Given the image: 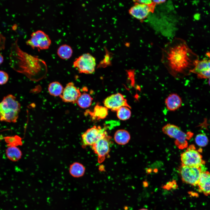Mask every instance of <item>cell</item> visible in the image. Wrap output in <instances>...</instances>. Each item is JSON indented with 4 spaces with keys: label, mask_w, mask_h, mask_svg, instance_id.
<instances>
[{
    "label": "cell",
    "mask_w": 210,
    "mask_h": 210,
    "mask_svg": "<svg viewBox=\"0 0 210 210\" xmlns=\"http://www.w3.org/2000/svg\"><path fill=\"white\" fill-rule=\"evenodd\" d=\"M153 2L156 4H159L165 2V0H153Z\"/></svg>",
    "instance_id": "f546056e"
},
{
    "label": "cell",
    "mask_w": 210,
    "mask_h": 210,
    "mask_svg": "<svg viewBox=\"0 0 210 210\" xmlns=\"http://www.w3.org/2000/svg\"><path fill=\"white\" fill-rule=\"evenodd\" d=\"M104 104L106 107L113 111H117L123 106L131 108L127 100L122 94L117 93L107 97L104 100Z\"/></svg>",
    "instance_id": "4fadbf2b"
},
{
    "label": "cell",
    "mask_w": 210,
    "mask_h": 210,
    "mask_svg": "<svg viewBox=\"0 0 210 210\" xmlns=\"http://www.w3.org/2000/svg\"><path fill=\"white\" fill-rule=\"evenodd\" d=\"M27 45L33 48H37L40 50L48 48L51 43L48 36L43 31L38 30L33 32L31 38L26 42Z\"/></svg>",
    "instance_id": "9c48e42d"
},
{
    "label": "cell",
    "mask_w": 210,
    "mask_h": 210,
    "mask_svg": "<svg viewBox=\"0 0 210 210\" xmlns=\"http://www.w3.org/2000/svg\"><path fill=\"white\" fill-rule=\"evenodd\" d=\"M81 94L79 88L76 87L73 82H71L66 85L60 97L64 102L74 104L76 103Z\"/></svg>",
    "instance_id": "5bb4252c"
},
{
    "label": "cell",
    "mask_w": 210,
    "mask_h": 210,
    "mask_svg": "<svg viewBox=\"0 0 210 210\" xmlns=\"http://www.w3.org/2000/svg\"><path fill=\"white\" fill-rule=\"evenodd\" d=\"M134 2H137L138 3L143 4L147 5H150L153 3L152 0H135L133 1Z\"/></svg>",
    "instance_id": "f1b7e54d"
},
{
    "label": "cell",
    "mask_w": 210,
    "mask_h": 210,
    "mask_svg": "<svg viewBox=\"0 0 210 210\" xmlns=\"http://www.w3.org/2000/svg\"><path fill=\"white\" fill-rule=\"evenodd\" d=\"M208 83L209 85L210 86V78H209V80L208 81Z\"/></svg>",
    "instance_id": "1f68e13d"
},
{
    "label": "cell",
    "mask_w": 210,
    "mask_h": 210,
    "mask_svg": "<svg viewBox=\"0 0 210 210\" xmlns=\"http://www.w3.org/2000/svg\"><path fill=\"white\" fill-rule=\"evenodd\" d=\"M111 137L108 135L100 139L92 145V149L98 156V161L101 163L104 160L110 151Z\"/></svg>",
    "instance_id": "30bf717a"
},
{
    "label": "cell",
    "mask_w": 210,
    "mask_h": 210,
    "mask_svg": "<svg viewBox=\"0 0 210 210\" xmlns=\"http://www.w3.org/2000/svg\"><path fill=\"white\" fill-rule=\"evenodd\" d=\"M73 50L71 48L66 44L60 46L57 50V54L61 58L67 59L72 56Z\"/></svg>",
    "instance_id": "44dd1931"
},
{
    "label": "cell",
    "mask_w": 210,
    "mask_h": 210,
    "mask_svg": "<svg viewBox=\"0 0 210 210\" xmlns=\"http://www.w3.org/2000/svg\"><path fill=\"white\" fill-rule=\"evenodd\" d=\"M165 103L167 109L171 111H174L179 108L181 106L182 100L177 94H170L165 99Z\"/></svg>",
    "instance_id": "2e32d148"
},
{
    "label": "cell",
    "mask_w": 210,
    "mask_h": 210,
    "mask_svg": "<svg viewBox=\"0 0 210 210\" xmlns=\"http://www.w3.org/2000/svg\"><path fill=\"white\" fill-rule=\"evenodd\" d=\"M5 38L0 33V50L4 48Z\"/></svg>",
    "instance_id": "83f0119b"
},
{
    "label": "cell",
    "mask_w": 210,
    "mask_h": 210,
    "mask_svg": "<svg viewBox=\"0 0 210 210\" xmlns=\"http://www.w3.org/2000/svg\"><path fill=\"white\" fill-rule=\"evenodd\" d=\"M64 88L62 85L58 82H53L50 83L48 87L50 94L53 96H60L62 93Z\"/></svg>",
    "instance_id": "603a6c76"
},
{
    "label": "cell",
    "mask_w": 210,
    "mask_h": 210,
    "mask_svg": "<svg viewBox=\"0 0 210 210\" xmlns=\"http://www.w3.org/2000/svg\"><path fill=\"white\" fill-rule=\"evenodd\" d=\"M114 138L116 142L118 144L124 145L127 144L130 139V134L127 130L120 129L115 132Z\"/></svg>",
    "instance_id": "ac0fdd59"
},
{
    "label": "cell",
    "mask_w": 210,
    "mask_h": 210,
    "mask_svg": "<svg viewBox=\"0 0 210 210\" xmlns=\"http://www.w3.org/2000/svg\"><path fill=\"white\" fill-rule=\"evenodd\" d=\"M85 168L82 164L75 162L69 166V172L70 175L74 178H79L82 176L85 172Z\"/></svg>",
    "instance_id": "d6986e66"
},
{
    "label": "cell",
    "mask_w": 210,
    "mask_h": 210,
    "mask_svg": "<svg viewBox=\"0 0 210 210\" xmlns=\"http://www.w3.org/2000/svg\"><path fill=\"white\" fill-rule=\"evenodd\" d=\"M207 54L209 59H195L193 67L189 71V73L196 74L198 78L209 79L210 78V53Z\"/></svg>",
    "instance_id": "8fae6325"
},
{
    "label": "cell",
    "mask_w": 210,
    "mask_h": 210,
    "mask_svg": "<svg viewBox=\"0 0 210 210\" xmlns=\"http://www.w3.org/2000/svg\"><path fill=\"white\" fill-rule=\"evenodd\" d=\"M195 141L196 144L200 147H204L206 146L209 141L207 136L203 134H199L197 135L195 137Z\"/></svg>",
    "instance_id": "d4e9b609"
},
{
    "label": "cell",
    "mask_w": 210,
    "mask_h": 210,
    "mask_svg": "<svg viewBox=\"0 0 210 210\" xmlns=\"http://www.w3.org/2000/svg\"><path fill=\"white\" fill-rule=\"evenodd\" d=\"M6 154L7 158L10 160L16 162L20 159L22 155L20 150L16 146H10L8 147L6 150Z\"/></svg>",
    "instance_id": "ffe728a7"
},
{
    "label": "cell",
    "mask_w": 210,
    "mask_h": 210,
    "mask_svg": "<svg viewBox=\"0 0 210 210\" xmlns=\"http://www.w3.org/2000/svg\"><path fill=\"white\" fill-rule=\"evenodd\" d=\"M92 100V97L89 94L84 93L81 94L76 103L80 107L86 108L89 107L91 105Z\"/></svg>",
    "instance_id": "7402d4cb"
},
{
    "label": "cell",
    "mask_w": 210,
    "mask_h": 210,
    "mask_svg": "<svg viewBox=\"0 0 210 210\" xmlns=\"http://www.w3.org/2000/svg\"><path fill=\"white\" fill-rule=\"evenodd\" d=\"M197 186L199 192L206 196L210 195V172L206 171L202 172Z\"/></svg>",
    "instance_id": "9a60e30c"
},
{
    "label": "cell",
    "mask_w": 210,
    "mask_h": 210,
    "mask_svg": "<svg viewBox=\"0 0 210 210\" xmlns=\"http://www.w3.org/2000/svg\"><path fill=\"white\" fill-rule=\"evenodd\" d=\"M181 164L186 166L201 167L205 164L202 156L195 146L191 145L181 155Z\"/></svg>",
    "instance_id": "5b68a950"
},
{
    "label": "cell",
    "mask_w": 210,
    "mask_h": 210,
    "mask_svg": "<svg viewBox=\"0 0 210 210\" xmlns=\"http://www.w3.org/2000/svg\"><path fill=\"white\" fill-rule=\"evenodd\" d=\"M130 108L126 106H123L117 111V116L120 119L125 120L128 119L131 117V112Z\"/></svg>",
    "instance_id": "cb8c5ba5"
},
{
    "label": "cell",
    "mask_w": 210,
    "mask_h": 210,
    "mask_svg": "<svg viewBox=\"0 0 210 210\" xmlns=\"http://www.w3.org/2000/svg\"><path fill=\"white\" fill-rule=\"evenodd\" d=\"M107 127L94 126L88 129L81 135L82 147L92 146L100 139L107 135Z\"/></svg>",
    "instance_id": "8992f818"
},
{
    "label": "cell",
    "mask_w": 210,
    "mask_h": 210,
    "mask_svg": "<svg viewBox=\"0 0 210 210\" xmlns=\"http://www.w3.org/2000/svg\"><path fill=\"white\" fill-rule=\"evenodd\" d=\"M134 2L133 6L129 10V13L131 16L140 21L147 18L150 13H153L156 5L153 2L150 5Z\"/></svg>",
    "instance_id": "7c38bea8"
},
{
    "label": "cell",
    "mask_w": 210,
    "mask_h": 210,
    "mask_svg": "<svg viewBox=\"0 0 210 210\" xmlns=\"http://www.w3.org/2000/svg\"><path fill=\"white\" fill-rule=\"evenodd\" d=\"M4 58L2 55L0 53V65L3 62Z\"/></svg>",
    "instance_id": "4dcf8cb0"
},
{
    "label": "cell",
    "mask_w": 210,
    "mask_h": 210,
    "mask_svg": "<svg viewBox=\"0 0 210 210\" xmlns=\"http://www.w3.org/2000/svg\"><path fill=\"white\" fill-rule=\"evenodd\" d=\"M139 210H148V209L145 208H142Z\"/></svg>",
    "instance_id": "d6a6232c"
},
{
    "label": "cell",
    "mask_w": 210,
    "mask_h": 210,
    "mask_svg": "<svg viewBox=\"0 0 210 210\" xmlns=\"http://www.w3.org/2000/svg\"><path fill=\"white\" fill-rule=\"evenodd\" d=\"M162 131L164 134L175 139V144L179 149H182L188 147L187 140L191 137V133H186L178 126L170 124L164 126Z\"/></svg>",
    "instance_id": "277c9868"
},
{
    "label": "cell",
    "mask_w": 210,
    "mask_h": 210,
    "mask_svg": "<svg viewBox=\"0 0 210 210\" xmlns=\"http://www.w3.org/2000/svg\"><path fill=\"white\" fill-rule=\"evenodd\" d=\"M85 114H89L93 120H98L105 118L108 114V108L105 106L97 105L92 111H86Z\"/></svg>",
    "instance_id": "e0dca14e"
},
{
    "label": "cell",
    "mask_w": 210,
    "mask_h": 210,
    "mask_svg": "<svg viewBox=\"0 0 210 210\" xmlns=\"http://www.w3.org/2000/svg\"><path fill=\"white\" fill-rule=\"evenodd\" d=\"M16 40L12 44L9 55L10 64L16 71L29 76L31 72L46 69V64L37 56L25 52L20 48Z\"/></svg>",
    "instance_id": "7a4b0ae2"
},
{
    "label": "cell",
    "mask_w": 210,
    "mask_h": 210,
    "mask_svg": "<svg viewBox=\"0 0 210 210\" xmlns=\"http://www.w3.org/2000/svg\"><path fill=\"white\" fill-rule=\"evenodd\" d=\"M194 53L184 40L178 38L166 44L162 50V61L174 77L185 74L193 67Z\"/></svg>",
    "instance_id": "6da1fadb"
},
{
    "label": "cell",
    "mask_w": 210,
    "mask_h": 210,
    "mask_svg": "<svg viewBox=\"0 0 210 210\" xmlns=\"http://www.w3.org/2000/svg\"><path fill=\"white\" fill-rule=\"evenodd\" d=\"M96 65L95 58L89 53H84L75 59L73 66L79 72L92 74L94 71Z\"/></svg>",
    "instance_id": "ba28073f"
},
{
    "label": "cell",
    "mask_w": 210,
    "mask_h": 210,
    "mask_svg": "<svg viewBox=\"0 0 210 210\" xmlns=\"http://www.w3.org/2000/svg\"><path fill=\"white\" fill-rule=\"evenodd\" d=\"M21 108L15 96L9 94L5 96L0 102V121L16 123Z\"/></svg>",
    "instance_id": "3957f363"
},
{
    "label": "cell",
    "mask_w": 210,
    "mask_h": 210,
    "mask_svg": "<svg viewBox=\"0 0 210 210\" xmlns=\"http://www.w3.org/2000/svg\"><path fill=\"white\" fill-rule=\"evenodd\" d=\"M177 186L176 182L175 180H174L172 181L168 182L166 185L164 186V188H165L166 189L169 190L172 188H176Z\"/></svg>",
    "instance_id": "4316f807"
},
{
    "label": "cell",
    "mask_w": 210,
    "mask_h": 210,
    "mask_svg": "<svg viewBox=\"0 0 210 210\" xmlns=\"http://www.w3.org/2000/svg\"><path fill=\"white\" fill-rule=\"evenodd\" d=\"M202 166L194 167L181 165L179 169L180 174L183 182L193 186H197L202 172Z\"/></svg>",
    "instance_id": "52a82bcc"
},
{
    "label": "cell",
    "mask_w": 210,
    "mask_h": 210,
    "mask_svg": "<svg viewBox=\"0 0 210 210\" xmlns=\"http://www.w3.org/2000/svg\"><path fill=\"white\" fill-rule=\"evenodd\" d=\"M9 79L8 74L5 71L0 70V85L6 83Z\"/></svg>",
    "instance_id": "484cf974"
}]
</instances>
